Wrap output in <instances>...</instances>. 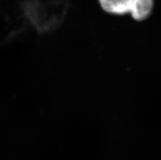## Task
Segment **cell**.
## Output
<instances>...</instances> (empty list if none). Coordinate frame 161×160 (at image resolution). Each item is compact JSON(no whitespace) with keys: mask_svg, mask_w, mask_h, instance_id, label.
Returning a JSON list of instances; mask_svg holds the SVG:
<instances>
[{"mask_svg":"<svg viewBox=\"0 0 161 160\" xmlns=\"http://www.w3.org/2000/svg\"><path fill=\"white\" fill-rule=\"evenodd\" d=\"M99 3L106 12L112 15H131L134 5V0H99Z\"/></svg>","mask_w":161,"mask_h":160,"instance_id":"obj_1","label":"cell"},{"mask_svg":"<svg viewBox=\"0 0 161 160\" xmlns=\"http://www.w3.org/2000/svg\"><path fill=\"white\" fill-rule=\"evenodd\" d=\"M154 3L155 0H134L131 16L139 21L146 20L152 12Z\"/></svg>","mask_w":161,"mask_h":160,"instance_id":"obj_2","label":"cell"}]
</instances>
